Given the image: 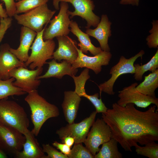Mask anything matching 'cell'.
I'll list each match as a JSON object with an SVG mask.
<instances>
[{
  "label": "cell",
  "instance_id": "12",
  "mask_svg": "<svg viewBox=\"0 0 158 158\" xmlns=\"http://www.w3.org/2000/svg\"><path fill=\"white\" fill-rule=\"evenodd\" d=\"M97 114L95 111H94L89 117L79 123L68 124L57 130L56 133L61 140L65 137L70 136L74 138V143H84L90 127L95 121Z\"/></svg>",
  "mask_w": 158,
  "mask_h": 158
},
{
  "label": "cell",
  "instance_id": "17",
  "mask_svg": "<svg viewBox=\"0 0 158 158\" xmlns=\"http://www.w3.org/2000/svg\"><path fill=\"white\" fill-rule=\"evenodd\" d=\"M111 23L109 20L107 15L103 14L95 29L87 28L85 31V33L89 36L94 37L97 40L103 51L110 50L108 40L109 38L111 35Z\"/></svg>",
  "mask_w": 158,
  "mask_h": 158
},
{
  "label": "cell",
  "instance_id": "24",
  "mask_svg": "<svg viewBox=\"0 0 158 158\" xmlns=\"http://www.w3.org/2000/svg\"><path fill=\"white\" fill-rule=\"evenodd\" d=\"M117 141L111 138L108 142L102 144L99 151L94 156V158H122V154L118 147Z\"/></svg>",
  "mask_w": 158,
  "mask_h": 158
},
{
  "label": "cell",
  "instance_id": "19",
  "mask_svg": "<svg viewBox=\"0 0 158 158\" xmlns=\"http://www.w3.org/2000/svg\"><path fill=\"white\" fill-rule=\"evenodd\" d=\"M49 64L48 69L45 73L38 77L39 79L53 77L61 79L65 75L72 77L75 76L78 71V68H73L72 63L66 60H63L60 63L53 59L51 61L47 62Z\"/></svg>",
  "mask_w": 158,
  "mask_h": 158
},
{
  "label": "cell",
  "instance_id": "32",
  "mask_svg": "<svg viewBox=\"0 0 158 158\" xmlns=\"http://www.w3.org/2000/svg\"><path fill=\"white\" fill-rule=\"evenodd\" d=\"M42 148L44 152L47 154L46 158H68V156L59 152L49 144H42Z\"/></svg>",
  "mask_w": 158,
  "mask_h": 158
},
{
  "label": "cell",
  "instance_id": "28",
  "mask_svg": "<svg viewBox=\"0 0 158 158\" xmlns=\"http://www.w3.org/2000/svg\"><path fill=\"white\" fill-rule=\"evenodd\" d=\"M145 145V146L142 147L137 144L135 146V152L138 155L149 158H158V143L153 141Z\"/></svg>",
  "mask_w": 158,
  "mask_h": 158
},
{
  "label": "cell",
  "instance_id": "27",
  "mask_svg": "<svg viewBox=\"0 0 158 158\" xmlns=\"http://www.w3.org/2000/svg\"><path fill=\"white\" fill-rule=\"evenodd\" d=\"M49 0H20L16 3V14L25 13L47 4Z\"/></svg>",
  "mask_w": 158,
  "mask_h": 158
},
{
  "label": "cell",
  "instance_id": "36",
  "mask_svg": "<svg viewBox=\"0 0 158 158\" xmlns=\"http://www.w3.org/2000/svg\"><path fill=\"white\" fill-rule=\"evenodd\" d=\"M61 140L62 143L65 144L71 147L75 143L74 138L70 136L65 137Z\"/></svg>",
  "mask_w": 158,
  "mask_h": 158
},
{
  "label": "cell",
  "instance_id": "25",
  "mask_svg": "<svg viewBox=\"0 0 158 158\" xmlns=\"http://www.w3.org/2000/svg\"><path fill=\"white\" fill-rule=\"evenodd\" d=\"M15 80L13 77L6 80L0 79V100L8 98L10 96H20L27 93L13 85Z\"/></svg>",
  "mask_w": 158,
  "mask_h": 158
},
{
  "label": "cell",
  "instance_id": "34",
  "mask_svg": "<svg viewBox=\"0 0 158 158\" xmlns=\"http://www.w3.org/2000/svg\"><path fill=\"white\" fill-rule=\"evenodd\" d=\"M4 3L8 16L12 17L16 14V2L14 0H1Z\"/></svg>",
  "mask_w": 158,
  "mask_h": 158
},
{
  "label": "cell",
  "instance_id": "41",
  "mask_svg": "<svg viewBox=\"0 0 158 158\" xmlns=\"http://www.w3.org/2000/svg\"><path fill=\"white\" fill-rule=\"evenodd\" d=\"M16 0V1H20V0Z\"/></svg>",
  "mask_w": 158,
  "mask_h": 158
},
{
  "label": "cell",
  "instance_id": "2",
  "mask_svg": "<svg viewBox=\"0 0 158 158\" xmlns=\"http://www.w3.org/2000/svg\"><path fill=\"white\" fill-rule=\"evenodd\" d=\"M28 93L24 99L31 111V118L34 126L31 131L37 136L46 121L58 116L59 112L56 106L48 102L39 95L37 90Z\"/></svg>",
  "mask_w": 158,
  "mask_h": 158
},
{
  "label": "cell",
  "instance_id": "16",
  "mask_svg": "<svg viewBox=\"0 0 158 158\" xmlns=\"http://www.w3.org/2000/svg\"><path fill=\"white\" fill-rule=\"evenodd\" d=\"M7 43L0 46V79L6 80L10 78L9 73L14 68L23 66L27 68L25 63L19 60L9 50Z\"/></svg>",
  "mask_w": 158,
  "mask_h": 158
},
{
  "label": "cell",
  "instance_id": "9",
  "mask_svg": "<svg viewBox=\"0 0 158 158\" xmlns=\"http://www.w3.org/2000/svg\"><path fill=\"white\" fill-rule=\"evenodd\" d=\"M25 136L13 128L0 124V148L15 158L22 150Z\"/></svg>",
  "mask_w": 158,
  "mask_h": 158
},
{
  "label": "cell",
  "instance_id": "38",
  "mask_svg": "<svg viewBox=\"0 0 158 158\" xmlns=\"http://www.w3.org/2000/svg\"><path fill=\"white\" fill-rule=\"evenodd\" d=\"M8 17L6 9L4 8L2 4H0V18H3Z\"/></svg>",
  "mask_w": 158,
  "mask_h": 158
},
{
  "label": "cell",
  "instance_id": "22",
  "mask_svg": "<svg viewBox=\"0 0 158 158\" xmlns=\"http://www.w3.org/2000/svg\"><path fill=\"white\" fill-rule=\"evenodd\" d=\"M69 27L70 31L77 37L80 42L78 45L83 53L86 54L89 51L92 55L95 56L103 51L100 47H96L92 44L89 36L81 30L76 21L71 20Z\"/></svg>",
  "mask_w": 158,
  "mask_h": 158
},
{
  "label": "cell",
  "instance_id": "13",
  "mask_svg": "<svg viewBox=\"0 0 158 158\" xmlns=\"http://www.w3.org/2000/svg\"><path fill=\"white\" fill-rule=\"evenodd\" d=\"M78 56L76 60L72 64L75 68L85 67L92 70L96 74L101 71L102 66L108 65L112 57L110 51H102L93 56H88L83 53L78 48Z\"/></svg>",
  "mask_w": 158,
  "mask_h": 158
},
{
  "label": "cell",
  "instance_id": "30",
  "mask_svg": "<svg viewBox=\"0 0 158 158\" xmlns=\"http://www.w3.org/2000/svg\"><path fill=\"white\" fill-rule=\"evenodd\" d=\"M68 158H94V156L82 143H74Z\"/></svg>",
  "mask_w": 158,
  "mask_h": 158
},
{
  "label": "cell",
  "instance_id": "40",
  "mask_svg": "<svg viewBox=\"0 0 158 158\" xmlns=\"http://www.w3.org/2000/svg\"><path fill=\"white\" fill-rule=\"evenodd\" d=\"M62 0V1H68V0Z\"/></svg>",
  "mask_w": 158,
  "mask_h": 158
},
{
  "label": "cell",
  "instance_id": "29",
  "mask_svg": "<svg viewBox=\"0 0 158 158\" xmlns=\"http://www.w3.org/2000/svg\"><path fill=\"white\" fill-rule=\"evenodd\" d=\"M80 96L85 97L88 99L95 107L97 113H102L105 112L108 109L102 102L101 98L99 99L98 93H96L92 95H89L87 94L85 90H82L80 92Z\"/></svg>",
  "mask_w": 158,
  "mask_h": 158
},
{
  "label": "cell",
  "instance_id": "31",
  "mask_svg": "<svg viewBox=\"0 0 158 158\" xmlns=\"http://www.w3.org/2000/svg\"><path fill=\"white\" fill-rule=\"evenodd\" d=\"M152 27L150 30L151 34L147 37L146 40L147 44L150 48H158V22L153 20Z\"/></svg>",
  "mask_w": 158,
  "mask_h": 158
},
{
  "label": "cell",
  "instance_id": "39",
  "mask_svg": "<svg viewBox=\"0 0 158 158\" xmlns=\"http://www.w3.org/2000/svg\"><path fill=\"white\" fill-rule=\"evenodd\" d=\"M7 157L6 154L0 148V158H7Z\"/></svg>",
  "mask_w": 158,
  "mask_h": 158
},
{
  "label": "cell",
  "instance_id": "37",
  "mask_svg": "<svg viewBox=\"0 0 158 158\" xmlns=\"http://www.w3.org/2000/svg\"><path fill=\"white\" fill-rule=\"evenodd\" d=\"M139 0H121L120 4L123 5L131 4L133 6H138Z\"/></svg>",
  "mask_w": 158,
  "mask_h": 158
},
{
  "label": "cell",
  "instance_id": "18",
  "mask_svg": "<svg viewBox=\"0 0 158 158\" xmlns=\"http://www.w3.org/2000/svg\"><path fill=\"white\" fill-rule=\"evenodd\" d=\"M37 33L25 26L21 28L20 44L17 49L10 48V51L20 61L25 63L29 55L28 51Z\"/></svg>",
  "mask_w": 158,
  "mask_h": 158
},
{
  "label": "cell",
  "instance_id": "11",
  "mask_svg": "<svg viewBox=\"0 0 158 158\" xmlns=\"http://www.w3.org/2000/svg\"><path fill=\"white\" fill-rule=\"evenodd\" d=\"M138 85L136 82L133 83L118 91L119 99L117 103L122 107H125L129 103H133L142 108H146L151 104H154L158 110V98L145 95L139 92L136 88Z\"/></svg>",
  "mask_w": 158,
  "mask_h": 158
},
{
  "label": "cell",
  "instance_id": "8",
  "mask_svg": "<svg viewBox=\"0 0 158 158\" xmlns=\"http://www.w3.org/2000/svg\"><path fill=\"white\" fill-rule=\"evenodd\" d=\"M43 68L29 70L20 66L14 68L9 73L10 78L15 79L13 85L22 89L27 93L37 90L41 83L38 77L42 73Z\"/></svg>",
  "mask_w": 158,
  "mask_h": 158
},
{
  "label": "cell",
  "instance_id": "33",
  "mask_svg": "<svg viewBox=\"0 0 158 158\" xmlns=\"http://www.w3.org/2000/svg\"><path fill=\"white\" fill-rule=\"evenodd\" d=\"M12 19L11 17L0 18V43L2 41L7 30L11 26Z\"/></svg>",
  "mask_w": 158,
  "mask_h": 158
},
{
  "label": "cell",
  "instance_id": "3",
  "mask_svg": "<svg viewBox=\"0 0 158 158\" xmlns=\"http://www.w3.org/2000/svg\"><path fill=\"white\" fill-rule=\"evenodd\" d=\"M0 124L15 128L24 135L29 130V120L24 109L8 98L0 100Z\"/></svg>",
  "mask_w": 158,
  "mask_h": 158
},
{
  "label": "cell",
  "instance_id": "5",
  "mask_svg": "<svg viewBox=\"0 0 158 158\" xmlns=\"http://www.w3.org/2000/svg\"><path fill=\"white\" fill-rule=\"evenodd\" d=\"M56 12L50 9L46 4L23 14H16L13 16L18 24L37 33L43 30L44 25L49 22Z\"/></svg>",
  "mask_w": 158,
  "mask_h": 158
},
{
  "label": "cell",
  "instance_id": "10",
  "mask_svg": "<svg viewBox=\"0 0 158 158\" xmlns=\"http://www.w3.org/2000/svg\"><path fill=\"white\" fill-rule=\"evenodd\" d=\"M111 135L109 126L102 118H98L92 126L84 143L94 157L100 150L99 146L108 141Z\"/></svg>",
  "mask_w": 158,
  "mask_h": 158
},
{
  "label": "cell",
  "instance_id": "21",
  "mask_svg": "<svg viewBox=\"0 0 158 158\" xmlns=\"http://www.w3.org/2000/svg\"><path fill=\"white\" fill-rule=\"evenodd\" d=\"M24 135L26 140L23 150L16 156V158H46V155L35 138V136L30 130Z\"/></svg>",
  "mask_w": 158,
  "mask_h": 158
},
{
  "label": "cell",
  "instance_id": "20",
  "mask_svg": "<svg viewBox=\"0 0 158 158\" xmlns=\"http://www.w3.org/2000/svg\"><path fill=\"white\" fill-rule=\"evenodd\" d=\"M81 100V97L74 91L64 92L61 106L65 118L68 124L74 122Z\"/></svg>",
  "mask_w": 158,
  "mask_h": 158
},
{
  "label": "cell",
  "instance_id": "1",
  "mask_svg": "<svg viewBox=\"0 0 158 158\" xmlns=\"http://www.w3.org/2000/svg\"><path fill=\"white\" fill-rule=\"evenodd\" d=\"M153 106L142 111L129 103L125 107L117 103L102 113V118L109 126L111 137L126 151L138 143L141 145L158 141V112Z\"/></svg>",
  "mask_w": 158,
  "mask_h": 158
},
{
  "label": "cell",
  "instance_id": "23",
  "mask_svg": "<svg viewBox=\"0 0 158 158\" xmlns=\"http://www.w3.org/2000/svg\"><path fill=\"white\" fill-rule=\"evenodd\" d=\"M158 87V69L145 76L143 82L136 87L140 93L153 97H156L155 90Z\"/></svg>",
  "mask_w": 158,
  "mask_h": 158
},
{
  "label": "cell",
  "instance_id": "15",
  "mask_svg": "<svg viewBox=\"0 0 158 158\" xmlns=\"http://www.w3.org/2000/svg\"><path fill=\"white\" fill-rule=\"evenodd\" d=\"M58 43V47L53 54V58L59 61L66 60L72 64L78 56L77 42L67 36L56 37Z\"/></svg>",
  "mask_w": 158,
  "mask_h": 158
},
{
  "label": "cell",
  "instance_id": "7",
  "mask_svg": "<svg viewBox=\"0 0 158 158\" xmlns=\"http://www.w3.org/2000/svg\"><path fill=\"white\" fill-rule=\"evenodd\" d=\"M60 1L58 14L50 20L49 25L45 27L44 31L43 38L44 40L53 39L59 36H67L70 32L69 27L71 20L68 12V2Z\"/></svg>",
  "mask_w": 158,
  "mask_h": 158
},
{
  "label": "cell",
  "instance_id": "35",
  "mask_svg": "<svg viewBox=\"0 0 158 158\" xmlns=\"http://www.w3.org/2000/svg\"><path fill=\"white\" fill-rule=\"evenodd\" d=\"M52 144L54 146L59 150L61 152L67 156L69 154L71 151V147L65 144L60 143L56 141H55L52 143Z\"/></svg>",
  "mask_w": 158,
  "mask_h": 158
},
{
  "label": "cell",
  "instance_id": "4",
  "mask_svg": "<svg viewBox=\"0 0 158 158\" xmlns=\"http://www.w3.org/2000/svg\"><path fill=\"white\" fill-rule=\"evenodd\" d=\"M45 28L37 33L34 41L30 48L31 50L30 55L25 63V66H29L31 70L42 67L46 63L47 60L53 58L55 43L53 39L44 40L43 35Z\"/></svg>",
  "mask_w": 158,
  "mask_h": 158
},
{
  "label": "cell",
  "instance_id": "6",
  "mask_svg": "<svg viewBox=\"0 0 158 158\" xmlns=\"http://www.w3.org/2000/svg\"><path fill=\"white\" fill-rule=\"evenodd\" d=\"M144 54V51L141 50L129 59H126L124 56H121L117 63L112 67L110 71L109 74L111 75V78L107 81L98 85L100 94L103 92L109 95H114L115 92L113 91V86L116 80L122 75L134 74L135 72L134 62L138 58H142Z\"/></svg>",
  "mask_w": 158,
  "mask_h": 158
},
{
  "label": "cell",
  "instance_id": "14",
  "mask_svg": "<svg viewBox=\"0 0 158 158\" xmlns=\"http://www.w3.org/2000/svg\"><path fill=\"white\" fill-rule=\"evenodd\" d=\"M63 1L70 3L74 8V11L69 10L68 11L70 18L76 16L80 17L86 21L87 25L85 28L87 29L90 28L91 26L94 27L97 26L100 19L93 11L95 5L92 0H69Z\"/></svg>",
  "mask_w": 158,
  "mask_h": 158
},
{
  "label": "cell",
  "instance_id": "26",
  "mask_svg": "<svg viewBox=\"0 0 158 158\" xmlns=\"http://www.w3.org/2000/svg\"><path fill=\"white\" fill-rule=\"evenodd\" d=\"M135 72L134 77L137 81L142 80L144 74L147 71L154 72L158 68V49L154 55L147 63L143 65L139 64H134Z\"/></svg>",
  "mask_w": 158,
  "mask_h": 158
}]
</instances>
